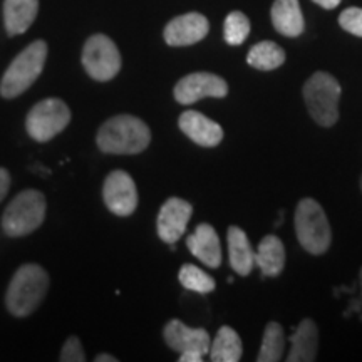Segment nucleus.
<instances>
[{"label": "nucleus", "mask_w": 362, "mask_h": 362, "mask_svg": "<svg viewBox=\"0 0 362 362\" xmlns=\"http://www.w3.org/2000/svg\"><path fill=\"white\" fill-rule=\"evenodd\" d=\"M98 146L107 155H138L149 146L151 131L139 117L117 115L98 131Z\"/></svg>", "instance_id": "f257e3e1"}, {"label": "nucleus", "mask_w": 362, "mask_h": 362, "mask_svg": "<svg viewBox=\"0 0 362 362\" xmlns=\"http://www.w3.org/2000/svg\"><path fill=\"white\" fill-rule=\"evenodd\" d=\"M49 288V275L37 264H25L8 284L6 305L16 317H27L37 309Z\"/></svg>", "instance_id": "f03ea898"}, {"label": "nucleus", "mask_w": 362, "mask_h": 362, "mask_svg": "<svg viewBox=\"0 0 362 362\" xmlns=\"http://www.w3.org/2000/svg\"><path fill=\"white\" fill-rule=\"evenodd\" d=\"M45 59H47V44L44 40H35L27 45L24 51L13 59L0 81L2 98L13 99L25 93L37 81L44 69Z\"/></svg>", "instance_id": "7ed1b4c3"}, {"label": "nucleus", "mask_w": 362, "mask_h": 362, "mask_svg": "<svg viewBox=\"0 0 362 362\" xmlns=\"http://www.w3.org/2000/svg\"><path fill=\"white\" fill-rule=\"evenodd\" d=\"M293 225H296L298 243L304 250L312 255H322L329 250L330 242H332V232H330L324 208L315 200L304 198L298 202Z\"/></svg>", "instance_id": "20e7f679"}, {"label": "nucleus", "mask_w": 362, "mask_h": 362, "mask_svg": "<svg viewBox=\"0 0 362 362\" xmlns=\"http://www.w3.org/2000/svg\"><path fill=\"white\" fill-rule=\"evenodd\" d=\"M341 84L329 72H315L304 84V101L312 119L317 124L330 128L339 119Z\"/></svg>", "instance_id": "39448f33"}, {"label": "nucleus", "mask_w": 362, "mask_h": 362, "mask_svg": "<svg viewBox=\"0 0 362 362\" xmlns=\"http://www.w3.org/2000/svg\"><path fill=\"white\" fill-rule=\"evenodd\" d=\"M44 194L37 189L21 192L8 203L2 215V230L7 237H25L44 223L45 218Z\"/></svg>", "instance_id": "423d86ee"}, {"label": "nucleus", "mask_w": 362, "mask_h": 362, "mask_svg": "<svg viewBox=\"0 0 362 362\" xmlns=\"http://www.w3.org/2000/svg\"><path fill=\"white\" fill-rule=\"evenodd\" d=\"M71 123V110L62 99L47 98L39 101L29 111L25 129L34 141H51L54 136L62 133Z\"/></svg>", "instance_id": "0eeeda50"}, {"label": "nucleus", "mask_w": 362, "mask_h": 362, "mask_svg": "<svg viewBox=\"0 0 362 362\" xmlns=\"http://www.w3.org/2000/svg\"><path fill=\"white\" fill-rule=\"evenodd\" d=\"M83 66L90 78L106 83L121 71V54L107 35L96 34L84 44Z\"/></svg>", "instance_id": "6e6552de"}, {"label": "nucleus", "mask_w": 362, "mask_h": 362, "mask_svg": "<svg viewBox=\"0 0 362 362\" xmlns=\"http://www.w3.org/2000/svg\"><path fill=\"white\" fill-rule=\"evenodd\" d=\"M173 94L176 101L188 106L203 98H225L228 94V84L211 72H193L178 81Z\"/></svg>", "instance_id": "1a4fd4ad"}, {"label": "nucleus", "mask_w": 362, "mask_h": 362, "mask_svg": "<svg viewBox=\"0 0 362 362\" xmlns=\"http://www.w3.org/2000/svg\"><path fill=\"white\" fill-rule=\"evenodd\" d=\"M103 198L106 206L115 215H133L138 206V189H136L134 180L126 171H112L104 181Z\"/></svg>", "instance_id": "9d476101"}, {"label": "nucleus", "mask_w": 362, "mask_h": 362, "mask_svg": "<svg viewBox=\"0 0 362 362\" xmlns=\"http://www.w3.org/2000/svg\"><path fill=\"white\" fill-rule=\"evenodd\" d=\"M193 206L181 198H170L161 206L160 215H158L156 228L158 235L165 243L175 245L178 240L187 232L188 221L192 218Z\"/></svg>", "instance_id": "9b49d317"}, {"label": "nucleus", "mask_w": 362, "mask_h": 362, "mask_svg": "<svg viewBox=\"0 0 362 362\" xmlns=\"http://www.w3.org/2000/svg\"><path fill=\"white\" fill-rule=\"evenodd\" d=\"M210 24L205 16L198 12H189L171 19L165 27V40L171 47L193 45L206 37Z\"/></svg>", "instance_id": "f8f14e48"}, {"label": "nucleus", "mask_w": 362, "mask_h": 362, "mask_svg": "<svg viewBox=\"0 0 362 362\" xmlns=\"http://www.w3.org/2000/svg\"><path fill=\"white\" fill-rule=\"evenodd\" d=\"M163 337H165V342L168 344L170 349L178 352V354L198 352V354L206 356L210 352V334L205 329L188 327L181 320H170L163 330Z\"/></svg>", "instance_id": "ddd939ff"}, {"label": "nucleus", "mask_w": 362, "mask_h": 362, "mask_svg": "<svg viewBox=\"0 0 362 362\" xmlns=\"http://www.w3.org/2000/svg\"><path fill=\"white\" fill-rule=\"evenodd\" d=\"M178 126L193 143L200 144V146H218L223 139L221 126L198 111H185L180 116Z\"/></svg>", "instance_id": "4468645a"}, {"label": "nucleus", "mask_w": 362, "mask_h": 362, "mask_svg": "<svg viewBox=\"0 0 362 362\" xmlns=\"http://www.w3.org/2000/svg\"><path fill=\"white\" fill-rule=\"evenodd\" d=\"M187 247L202 264L210 269L221 265V245L216 230L208 223H200L187 238Z\"/></svg>", "instance_id": "2eb2a0df"}, {"label": "nucleus", "mask_w": 362, "mask_h": 362, "mask_svg": "<svg viewBox=\"0 0 362 362\" xmlns=\"http://www.w3.org/2000/svg\"><path fill=\"white\" fill-rule=\"evenodd\" d=\"M226 243H228L230 265L242 277L250 275L255 267V252L250 245L247 233L240 226H230L226 232Z\"/></svg>", "instance_id": "dca6fc26"}, {"label": "nucleus", "mask_w": 362, "mask_h": 362, "mask_svg": "<svg viewBox=\"0 0 362 362\" xmlns=\"http://www.w3.org/2000/svg\"><path fill=\"white\" fill-rule=\"evenodd\" d=\"M272 24L285 37H298L304 33V16L298 0H275L272 6Z\"/></svg>", "instance_id": "f3484780"}, {"label": "nucleus", "mask_w": 362, "mask_h": 362, "mask_svg": "<svg viewBox=\"0 0 362 362\" xmlns=\"http://www.w3.org/2000/svg\"><path fill=\"white\" fill-rule=\"evenodd\" d=\"M39 0H4V24L8 35L24 34L34 24Z\"/></svg>", "instance_id": "a211bd4d"}, {"label": "nucleus", "mask_w": 362, "mask_h": 362, "mask_svg": "<svg viewBox=\"0 0 362 362\" xmlns=\"http://www.w3.org/2000/svg\"><path fill=\"white\" fill-rule=\"evenodd\" d=\"M319 347V332L314 320L304 319L291 337V352L285 357L288 362H312L315 361Z\"/></svg>", "instance_id": "6ab92c4d"}, {"label": "nucleus", "mask_w": 362, "mask_h": 362, "mask_svg": "<svg viewBox=\"0 0 362 362\" xmlns=\"http://www.w3.org/2000/svg\"><path fill=\"white\" fill-rule=\"evenodd\" d=\"M255 265L264 277H277L285 269V247L277 235H265L255 253Z\"/></svg>", "instance_id": "aec40b11"}, {"label": "nucleus", "mask_w": 362, "mask_h": 362, "mask_svg": "<svg viewBox=\"0 0 362 362\" xmlns=\"http://www.w3.org/2000/svg\"><path fill=\"white\" fill-rule=\"evenodd\" d=\"M242 339L235 329L223 325L210 346V359L214 362H238L242 359Z\"/></svg>", "instance_id": "412c9836"}, {"label": "nucleus", "mask_w": 362, "mask_h": 362, "mask_svg": "<svg viewBox=\"0 0 362 362\" xmlns=\"http://www.w3.org/2000/svg\"><path fill=\"white\" fill-rule=\"evenodd\" d=\"M247 62L259 71H274L285 62V52L279 44L264 40L248 51Z\"/></svg>", "instance_id": "4be33fe9"}, {"label": "nucleus", "mask_w": 362, "mask_h": 362, "mask_svg": "<svg viewBox=\"0 0 362 362\" xmlns=\"http://www.w3.org/2000/svg\"><path fill=\"white\" fill-rule=\"evenodd\" d=\"M285 352V336L282 325L277 322H269L264 330V339L257 356L259 362H277L282 361Z\"/></svg>", "instance_id": "5701e85b"}, {"label": "nucleus", "mask_w": 362, "mask_h": 362, "mask_svg": "<svg viewBox=\"0 0 362 362\" xmlns=\"http://www.w3.org/2000/svg\"><path fill=\"white\" fill-rule=\"evenodd\" d=\"M178 279L181 285H183L187 291L198 292V293H210L216 288V284L211 275H208L206 272H203L200 267L187 264L181 267Z\"/></svg>", "instance_id": "b1692460"}, {"label": "nucleus", "mask_w": 362, "mask_h": 362, "mask_svg": "<svg viewBox=\"0 0 362 362\" xmlns=\"http://www.w3.org/2000/svg\"><path fill=\"white\" fill-rule=\"evenodd\" d=\"M250 34V21L243 12L235 11L228 13L223 25V37L226 44L240 45L245 42V39Z\"/></svg>", "instance_id": "393cba45"}, {"label": "nucleus", "mask_w": 362, "mask_h": 362, "mask_svg": "<svg viewBox=\"0 0 362 362\" xmlns=\"http://www.w3.org/2000/svg\"><path fill=\"white\" fill-rule=\"evenodd\" d=\"M339 24L349 34L362 37V8L349 7L342 11L341 16H339Z\"/></svg>", "instance_id": "a878e982"}, {"label": "nucleus", "mask_w": 362, "mask_h": 362, "mask_svg": "<svg viewBox=\"0 0 362 362\" xmlns=\"http://www.w3.org/2000/svg\"><path fill=\"white\" fill-rule=\"evenodd\" d=\"M62 362H84V349L81 346V341L78 337H69L66 341L64 346H62L61 357H59Z\"/></svg>", "instance_id": "bb28decb"}, {"label": "nucleus", "mask_w": 362, "mask_h": 362, "mask_svg": "<svg viewBox=\"0 0 362 362\" xmlns=\"http://www.w3.org/2000/svg\"><path fill=\"white\" fill-rule=\"evenodd\" d=\"M8 188H11V173L6 168H0V202L6 198Z\"/></svg>", "instance_id": "cd10ccee"}, {"label": "nucleus", "mask_w": 362, "mask_h": 362, "mask_svg": "<svg viewBox=\"0 0 362 362\" xmlns=\"http://www.w3.org/2000/svg\"><path fill=\"white\" fill-rule=\"evenodd\" d=\"M178 361L180 362H203V354H198V352H185V354H180Z\"/></svg>", "instance_id": "c85d7f7f"}, {"label": "nucleus", "mask_w": 362, "mask_h": 362, "mask_svg": "<svg viewBox=\"0 0 362 362\" xmlns=\"http://www.w3.org/2000/svg\"><path fill=\"white\" fill-rule=\"evenodd\" d=\"M314 2L322 8H336L341 4V0H314Z\"/></svg>", "instance_id": "c756f323"}, {"label": "nucleus", "mask_w": 362, "mask_h": 362, "mask_svg": "<svg viewBox=\"0 0 362 362\" xmlns=\"http://www.w3.org/2000/svg\"><path fill=\"white\" fill-rule=\"evenodd\" d=\"M96 362H117V359L110 354H99L96 357Z\"/></svg>", "instance_id": "7c9ffc66"}, {"label": "nucleus", "mask_w": 362, "mask_h": 362, "mask_svg": "<svg viewBox=\"0 0 362 362\" xmlns=\"http://www.w3.org/2000/svg\"><path fill=\"white\" fill-rule=\"evenodd\" d=\"M359 288H361V302H362V269L359 272Z\"/></svg>", "instance_id": "2f4dec72"}, {"label": "nucleus", "mask_w": 362, "mask_h": 362, "mask_svg": "<svg viewBox=\"0 0 362 362\" xmlns=\"http://www.w3.org/2000/svg\"><path fill=\"white\" fill-rule=\"evenodd\" d=\"M361 189H362V176H361Z\"/></svg>", "instance_id": "473e14b6"}]
</instances>
